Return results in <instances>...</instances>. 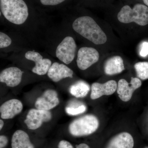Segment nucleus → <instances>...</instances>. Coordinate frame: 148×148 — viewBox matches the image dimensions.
Listing matches in <instances>:
<instances>
[{"label": "nucleus", "instance_id": "1", "mask_svg": "<svg viewBox=\"0 0 148 148\" xmlns=\"http://www.w3.org/2000/svg\"><path fill=\"white\" fill-rule=\"evenodd\" d=\"M72 27L75 32L95 45L103 44L107 41L106 34L90 16H80L74 21Z\"/></svg>", "mask_w": 148, "mask_h": 148}, {"label": "nucleus", "instance_id": "7", "mask_svg": "<svg viewBox=\"0 0 148 148\" xmlns=\"http://www.w3.org/2000/svg\"><path fill=\"white\" fill-rule=\"evenodd\" d=\"M99 58V53L95 49L82 47L78 51L77 65L80 70L84 71L98 62Z\"/></svg>", "mask_w": 148, "mask_h": 148}, {"label": "nucleus", "instance_id": "22", "mask_svg": "<svg viewBox=\"0 0 148 148\" xmlns=\"http://www.w3.org/2000/svg\"><path fill=\"white\" fill-rule=\"evenodd\" d=\"M12 40L10 37L3 32H0V48L1 49L8 47L11 44Z\"/></svg>", "mask_w": 148, "mask_h": 148}, {"label": "nucleus", "instance_id": "21", "mask_svg": "<svg viewBox=\"0 0 148 148\" xmlns=\"http://www.w3.org/2000/svg\"><path fill=\"white\" fill-rule=\"evenodd\" d=\"M68 0H38L42 5L46 7H55L60 5Z\"/></svg>", "mask_w": 148, "mask_h": 148}, {"label": "nucleus", "instance_id": "26", "mask_svg": "<svg viewBox=\"0 0 148 148\" xmlns=\"http://www.w3.org/2000/svg\"><path fill=\"white\" fill-rule=\"evenodd\" d=\"M76 148H90L89 146L86 144H81L78 145L77 146Z\"/></svg>", "mask_w": 148, "mask_h": 148}, {"label": "nucleus", "instance_id": "24", "mask_svg": "<svg viewBox=\"0 0 148 148\" xmlns=\"http://www.w3.org/2000/svg\"><path fill=\"white\" fill-rule=\"evenodd\" d=\"M58 147V148H74L73 145L69 142L64 140L59 142Z\"/></svg>", "mask_w": 148, "mask_h": 148}, {"label": "nucleus", "instance_id": "27", "mask_svg": "<svg viewBox=\"0 0 148 148\" xmlns=\"http://www.w3.org/2000/svg\"><path fill=\"white\" fill-rule=\"evenodd\" d=\"M4 126V122L2 120H0V130H1Z\"/></svg>", "mask_w": 148, "mask_h": 148}, {"label": "nucleus", "instance_id": "3", "mask_svg": "<svg viewBox=\"0 0 148 148\" xmlns=\"http://www.w3.org/2000/svg\"><path fill=\"white\" fill-rule=\"evenodd\" d=\"M117 18L121 23L134 22L140 26H145L148 24V8L141 4H137L133 8L125 5L119 12Z\"/></svg>", "mask_w": 148, "mask_h": 148}, {"label": "nucleus", "instance_id": "4", "mask_svg": "<svg viewBox=\"0 0 148 148\" xmlns=\"http://www.w3.org/2000/svg\"><path fill=\"white\" fill-rule=\"evenodd\" d=\"M99 124L98 118L95 116L86 115L72 122L69 125V132L75 137L90 135L98 129Z\"/></svg>", "mask_w": 148, "mask_h": 148}, {"label": "nucleus", "instance_id": "9", "mask_svg": "<svg viewBox=\"0 0 148 148\" xmlns=\"http://www.w3.org/2000/svg\"><path fill=\"white\" fill-rule=\"evenodd\" d=\"M25 58L28 60L34 61V67L32 69L34 73L39 75H43L47 72L51 66V61L48 58H43L38 52L34 51H29L25 54Z\"/></svg>", "mask_w": 148, "mask_h": 148}, {"label": "nucleus", "instance_id": "6", "mask_svg": "<svg viewBox=\"0 0 148 148\" xmlns=\"http://www.w3.org/2000/svg\"><path fill=\"white\" fill-rule=\"evenodd\" d=\"M51 118L52 114L49 111L32 109L27 114L24 123L29 129L35 130L40 127L43 123L50 121Z\"/></svg>", "mask_w": 148, "mask_h": 148}, {"label": "nucleus", "instance_id": "20", "mask_svg": "<svg viewBox=\"0 0 148 148\" xmlns=\"http://www.w3.org/2000/svg\"><path fill=\"white\" fill-rule=\"evenodd\" d=\"M86 110L85 105H81L78 107H67L66 108V112L70 115H76L84 112Z\"/></svg>", "mask_w": 148, "mask_h": 148}, {"label": "nucleus", "instance_id": "19", "mask_svg": "<svg viewBox=\"0 0 148 148\" xmlns=\"http://www.w3.org/2000/svg\"><path fill=\"white\" fill-rule=\"evenodd\" d=\"M137 76L143 80L148 79V62H140L134 66Z\"/></svg>", "mask_w": 148, "mask_h": 148}, {"label": "nucleus", "instance_id": "11", "mask_svg": "<svg viewBox=\"0 0 148 148\" xmlns=\"http://www.w3.org/2000/svg\"><path fill=\"white\" fill-rule=\"evenodd\" d=\"M23 72L18 68L9 67L4 69L0 73V82L8 87H14L20 84Z\"/></svg>", "mask_w": 148, "mask_h": 148}, {"label": "nucleus", "instance_id": "16", "mask_svg": "<svg viewBox=\"0 0 148 148\" xmlns=\"http://www.w3.org/2000/svg\"><path fill=\"white\" fill-rule=\"evenodd\" d=\"M124 70L123 60L121 56H118L109 58L104 65L105 73L109 75L120 73Z\"/></svg>", "mask_w": 148, "mask_h": 148}, {"label": "nucleus", "instance_id": "10", "mask_svg": "<svg viewBox=\"0 0 148 148\" xmlns=\"http://www.w3.org/2000/svg\"><path fill=\"white\" fill-rule=\"evenodd\" d=\"M59 103L56 91L53 89H47L37 98L35 106L36 109L49 111L56 107Z\"/></svg>", "mask_w": 148, "mask_h": 148}, {"label": "nucleus", "instance_id": "17", "mask_svg": "<svg viewBox=\"0 0 148 148\" xmlns=\"http://www.w3.org/2000/svg\"><path fill=\"white\" fill-rule=\"evenodd\" d=\"M11 147L12 148H34L27 132L20 130L14 133L12 138Z\"/></svg>", "mask_w": 148, "mask_h": 148}, {"label": "nucleus", "instance_id": "5", "mask_svg": "<svg viewBox=\"0 0 148 148\" xmlns=\"http://www.w3.org/2000/svg\"><path fill=\"white\" fill-rule=\"evenodd\" d=\"M77 47L76 44L73 37H65L57 47L56 56L60 61L68 65L74 60Z\"/></svg>", "mask_w": 148, "mask_h": 148}, {"label": "nucleus", "instance_id": "28", "mask_svg": "<svg viewBox=\"0 0 148 148\" xmlns=\"http://www.w3.org/2000/svg\"><path fill=\"white\" fill-rule=\"evenodd\" d=\"M145 4L148 6V0H143Z\"/></svg>", "mask_w": 148, "mask_h": 148}, {"label": "nucleus", "instance_id": "2", "mask_svg": "<svg viewBox=\"0 0 148 148\" xmlns=\"http://www.w3.org/2000/svg\"><path fill=\"white\" fill-rule=\"evenodd\" d=\"M1 13L8 21L16 25L26 22L30 9L26 0H0Z\"/></svg>", "mask_w": 148, "mask_h": 148}, {"label": "nucleus", "instance_id": "12", "mask_svg": "<svg viewBox=\"0 0 148 148\" xmlns=\"http://www.w3.org/2000/svg\"><path fill=\"white\" fill-rule=\"evenodd\" d=\"M117 84L115 81L110 80L104 84L94 83L91 86L90 98L95 100L103 95H112L117 90Z\"/></svg>", "mask_w": 148, "mask_h": 148}, {"label": "nucleus", "instance_id": "13", "mask_svg": "<svg viewBox=\"0 0 148 148\" xmlns=\"http://www.w3.org/2000/svg\"><path fill=\"white\" fill-rule=\"evenodd\" d=\"M23 108V104L17 99H11L6 101L0 107L1 118L4 119H12L20 113Z\"/></svg>", "mask_w": 148, "mask_h": 148}, {"label": "nucleus", "instance_id": "8", "mask_svg": "<svg viewBox=\"0 0 148 148\" xmlns=\"http://www.w3.org/2000/svg\"><path fill=\"white\" fill-rule=\"evenodd\" d=\"M142 85L141 80L138 78L131 77L130 83L126 80L121 79L118 83L117 92L120 99L124 102L129 101L133 92Z\"/></svg>", "mask_w": 148, "mask_h": 148}, {"label": "nucleus", "instance_id": "14", "mask_svg": "<svg viewBox=\"0 0 148 148\" xmlns=\"http://www.w3.org/2000/svg\"><path fill=\"white\" fill-rule=\"evenodd\" d=\"M73 72L64 64L54 62L51 66L47 75L53 82H57L67 77L73 78Z\"/></svg>", "mask_w": 148, "mask_h": 148}, {"label": "nucleus", "instance_id": "23", "mask_svg": "<svg viewBox=\"0 0 148 148\" xmlns=\"http://www.w3.org/2000/svg\"><path fill=\"white\" fill-rule=\"evenodd\" d=\"M140 55L143 57L148 55V42H144L140 46Z\"/></svg>", "mask_w": 148, "mask_h": 148}, {"label": "nucleus", "instance_id": "18", "mask_svg": "<svg viewBox=\"0 0 148 148\" xmlns=\"http://www.w3.org/2000/svg\"><path fill=\"white\" fill-rule=\"evenodd\" d=\"M90 90V86L87 83L79 81L72 85L70 88V92L76 98H84L88 94Z\"/></svg>", "mask_w": 148, "mask_h": 148}, {"label": "nucleus", "instance_id": "15", "mask_svg": "<svg viewBox=\"0 0 148 148\" xmlns=\"http://www.w3.org/2000/svg\"><path fill=\"white\" fill-rule=\"evenodd\" d=\"M134 142L132 135L123 132L112 138L106 148H133Z\"/></svg>", "mask_w": 148, "mask_h": 148}, {"label": "nucleus", "instance_id": "25", "mask_svg": "<svg viewBox=\"0 0 148 148\" xmlns=\"http://www.w3.org/2000/svg\"><path fill=\"white\" fill-rule=\"evenodd\" d=\"M8 143V139L5 135L0 136V148L5 147Z\"/></svg>", "mask_w": 148, "mask_h": 148}]
</instances>
